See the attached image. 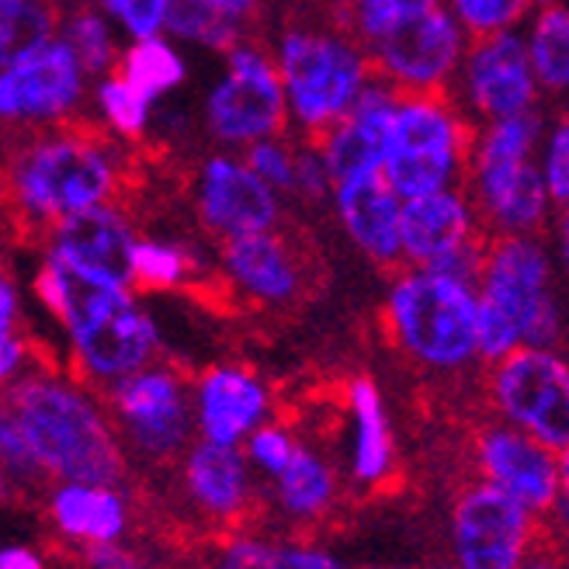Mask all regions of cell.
Instances as JSON below:
<instances>
[{
  "mask_svg": "<svg viewBox=\"0 0 569 569\" xmlns=\"http://www.w3.org/2000/svg\"><path fill=\"white\" fill-rule=\"evenodd\" d=\"M32 296L60 327L67 368L94 389H108L163 355V333L132 284L98 278L42 247Z\"/></svg>",
  "mask_w": 569,
  "mask_h": 569,
  "instance_id": "6da1fadb",
  "label": "cell"
},
{
  "mask_svg": "<svg viewBox=\"0 0 569 569\" xmlns=\"http://www.w3.org/2000/svg\"><path fill=\"white\" fill-rule=\"evenodd\" d=\"M129 167L122 142L94 122L14 132L4 160V202L14 230L46 243L56 222L119 202Z\"/></svg>",
  "mask_w": 569,
  "mask_h": 569,
  "instance_id": "7a4b0ae2",
  "label": "cell"
},
{
  "mask_svg": "<svg viewBox=\"0 0 569 569\" xmlns=\"http://www.w3.org/2000/svg\"><path fill=\"white\" fill-rule=\"evenodd\" d=\"M4 410L36 445L49 482L126 479L132 459L108 413L104 392L77 379L70 368L42 361L24 379L4 386Z\"/></svg>",
  "mask_w": 569,
  "mask_h": 569,
  "instance_id": "3957f363",
  "label": "cell"
},
{
  "mask_svg": "<svg viewBox=\"0 0 569 569\" xmlns=\"http://www.w3.org/2000/svg\"><path fill=\"white\" fill-rule=\"evenodd\" d=\"M556 253L542 237H490L479 271L482 368L518 348H559L566 312L556 289Z\"/></svg>",
  "mask_w": 569,
  "mask_h": 569,
  "instance_id": "277c9868",
  "label": "cell"
},
{
  "mask_svg": "<svg viewBox=\"0 0 569 569\" xmlns=\"http://www.w3.org/2000/svg\"><path fill=\"white\" fill-rule=\"evenodd\" d=\"M382 323L400 351L423 376H462L482 365L479 355V289L431 268L392 271Z\"/></svg>",
  "mask_w": 569,
  "mask_h": 569,
  "instance_id": "5b68a950",
  "label": "cell"
},
{
  "mask_svg": "<svg viewBox=\"0 0 569 569\" xmlns=\"http://www.w3.org/2000/svg\"><path fill=\"white\" fill-rule=\"evenodd\" d=\"M274 63L292 126L309 139L345 119L376 80L372 56L337 18L289 21L274 39Z\"/></svg>",
  "mask_w": 569,
  "mask_h": 569,
  "instance_id": "8992f818",
  "label": "cell"
},
{
  "mask_svg": "<svg viewBox=\"0 0 569 569\" xmlns=\"http://www.w3.org/2000/svg\"><path fill=\"white\" fill-rule=\"evenodd\" d=\"M472 142L476 122L451 94H400L382 174L403 202L462 188L469 178Z\"/></svg>",
  "mask_w": 569,
  "mask_h": 569,
  "instance_id": "52a82bcc",
  "label": "cell"
},
{
  "mask_svg": "<svg viewBox=\"0 0 569 569\" xmlns=\"http://www.w3.org/2000/svg\"><path fill=\"white\" fill-rule=\"evenodd\" d=\"M104 403L136 462L178 466L198 438L191 379L163 358L108 386Z\"/></svg>",
  "mask_w": 569,
  "mask_h": 569,
  "instance_id": "ba28073f",
  "label": "cell"
},
{
  "mask_svg": "<svg viewBox=\"0 0 569 569\" xmlns=\"http://www.w3.org/2000/svg\"><path fill=\"white\" fill-rule=\"evenodd\" d=\"M206 132L222 150H247L253 142L284 136L292 126L289 94L274 63V49H264L258 39H243L222 56V73L202 104Z\"/></svg>",
  "mask_w": 569,
  "mask_h": 569,
  "instance_id": "9c48e42d",
  "label": "cell"
},
{
  "mask_svg": "<svg viewBox=\"0 0 569 569\" xmlns=\"http://www.w3.org/2000/svg\"><path fill=\"white\" fill-rule=\"evenodd\" d=\"M546 538V518L476 476L448 507V556L459 569H521Z\"/></svg>",
  "mask_w": 569,
  "mask_h": 569,
  "instance_id": "30bf717a",
  "label": "cell"
},
{
  "mask_svg": "<svg viewBox=\"0 0 569 569\" xmlns=\"http://www.w3.org/2000/svg\"><path fill=\"white\" fill-rule=\"evenodd\" d=\"M482 392L490 417L556 451L569 448V358L559 348H518L487 365Z\"/></svg>",
  "mask_w": 569,
  "mask_h": 569,
  "instance_id": "8fae6325",
  "label": "cell"
},
{
  "mask_svg": "<svg viewBox=\"0 0 569 569\" xmlns=\"http://www.w3.org/2000/svg\"><path fill=\"white\" fill-rule=\"evenodd\" d=\"M88 70L77 52L52 39L0 70V116L14 132L77 122L91 98Z\"/></svg>",
  "mask_w": 569,
  "mask_h": 569,
  "instance_id": "7c38bea8",
  "label": "cell"
},
{
  "mask_svg": "<svg viewBox=\"0 0 569 569\" xmlns=\"http://www.w3.org/2000/svg\"><path fill=\"white\" fill-rule=\"evenodd\" d=\"M469 32L445 4L407 18L368 49L372 67L400 94H451L469 52Z\"/></svg>",
  "mask_w": 569,
  "mask_h": 569,
  "instance_id": "4fadbf2b",
  "label": "cell"
},
{
  "mask_svg": "<svg viewBox=\"0 0 569 569\" xmlns=\"http://www.w3.org/2000/svg\"><path fill=\"white\" fill-rule=\"evenodd\" d=\"M191 206L198 226L216 240L268 233L281 226V194L247 163L243 153L219 150L194 167Z\"/></svg>",
  "mask_w": 569,
  "mask_h": 569,
  "instance_id": "5bb4252c",
  "label": "cell"
},
{
  "mask_svg": "<svg viewBox=\"0 0 569 569\" xmlns=\"http://www.w3.org/2000/svg\"><path fill=\"white\" fill-rule=\"evenodd\" d=\"M538 94H542V88H538L521 32L472 39L459 80L451 88V98L476 122V129L535 111Z\"/></svg>",
  "mask_w": 569,
  "mask_h": 569,
  "instance_id": "9a60e30c",
  "label": "cell"
},
{
  "mask_svg": "<svg viewBox=\"0 0 569 569\" xmlns=\"http://www.w3.org/2000/svg\"><path fill=\"white\" fill-rule=\"evenodd\" d=\"M469 469L476 479L515 497L538 518L552 515L559 497V451L510 427L500 417L482 420L469 438Z\"/></svg>",
  "mask_w": 569,
  "mask_h": 569,
  "instance_id": "2e32d148",
  "label": "cell"
},
{
  "mask_svg": "<svg viewBox=\"0 0 569 569\" xmlns=\"http://www.w3.org/2000/svg\"><path fill=\"white\" fill-rule=\"evenodd\" d=\"M178 493L188 510L206 525L222 531L243 528L261 503V476L247 462L243 448L216 445L194 438L191 448L178 459Z\"/></svg>",
  "mask_w": 569,
  "mask_h": 569,
  "instance_id": "e0dca14e",
  "label": "cell"
},
{
  "mask_svg": "<svg viewBox=\"0 0 569 569\" xmlns=\"http://www.w3.org/2000/svg\"><path fill=\"white\" fill-rule=\"evenodd\" d=\"M216 274L233 296L261 309L296 306L312 281L306 250L281 230L219 243Z\"/></svg>",
  "mask_w": 569,
  "mask_h": 569,
  "instance_id": "ac0fdd59",
  "label": "cell"
},
{
  "mask_svg": "<svg viewBox=\"0 0 569 569\" xmlns=\"http://www.w3.org/2000/svg\"><path fill=\"white\" fill-rule=\"evenodd\" d=\"M194 431L216 445H237L274 420V392L261 372L243 361H216L191 376Z\"/></svg>",
  "mask_w": 569,
  "mask_h": 569,
  "instance_id": "d6986e66",
  "label": "cell"
},
{
  "mask_svg": "<svg viewBox=\"0 0 569 569\" xmlns=\"http://www.w3.org/2000/svg\"><path fill=\"white\" fill-rule=\"evenodd\" d=\"M340 230L358 247L365 261L382 271L407 268L403 258V198L386 181L382 170H368L348 181H337L330 202Z\"/></svg>",
  "mask_w": 569,
  "mask_h": 569,
  "instance_id": "ffe728a7",
  "label": "cell"
},
{
  "mask_svg": "<svg viewBox=\"0 0 569 569\" xmlns=\"http://www.w3.org/2000/svg\"><path fill=\"white\" fill-rule=\"evenodd\" d=\"M466 188L490 237H538L556 219V198L538 160L469 170Z\"/></svg>",
  "mask_w": 569,
  "mask_h": 569,
  "instance_id": "44dd1931",
  "label": "cell"
},
{
  "mask_svg": "<svg viewBox=\"0 0 569 569\" xmlns=\"http://www.w3.org/2000/svg\"><path fill=\"white\" fill-rule=\"evenodd\" d=\"M487 237L466 184L403 202V258L410 268H438Z\"/></svg>",
  "mask_w": 569,
  "mask_h": 569,
  "instance_id": "7402d4cb",
  "label": "cell"
},
{
  "mask_svg": "<svg viewBox=\"0 0 569 569\" xmlns=\"http://www.w3.org/2000/svg\"><path fill=\"white\" fill-rule=\"evenodd\" d=\"M345 423H348V455L345 476L355 490L379 493L400 472V451L386 396L372 376H351L345 382Z\"/></svg>",
  "mask_w": 569,
  "mask_h": 569,
  "instance_id": "603a6c76",
  "label": "cell"
},
{
  "mask_svg": "<svg viewBox=\"0 0 569 569\" xmlns=\"http://www.w3.org/2000/svg\"><path fill=\"white\" fill-rule=\"evenodd\" d=\"M42 507L56 538L70 542L73 549L126 542L132 528V500L122 482H52L46 487Z\"/></svg>",
  "mask_w": 569,
  "mask_h": 569,
  "instance_id": "cb8c5ba5",
  "label": "cell"
},
{
  "mask_svg": "<svg viewBox=\"0 0 569 569\" xmlns=\"http://www.w3.org/2000/svg\"><path fill=\"white\" fill-rule=\"evenodd\" d=\"M396 108H400V91L376 73V80L368 83L348 116L333 122L323 136H317L337 181L382 170L392 147Z\"/></svg>",
  "mask_w": 569,
  "mask_h": 569,
  "instance_id": "d4e9b609",
  "label": "cell"
},
{
  "mask_svg": "<svg viewBox=\"0 0 569 569\" xmlns=\"http://www.w3.org/2000/svg\"><path fill=\"white\" fill-rule=\"evenodd\" d=\"M136 243H139V233L129 212L119 202H108V206L83 209L63 222H56L42 247L56 250L70 264L91 271L98 278L132 284Z\"/></svg>",
  "mask_w": 569,
  "mask_h": 569,
  "instance_id": "484cf974",
  "label": "cell"
},
{
  "mask_svg": "<svg viewBox=\"0 0 569 569\" xmlns=\"http://www.w3.org/2000/svg\"><path fill=\"white\" fill-rule=\"evenodd\" d=\"M340 503V472L327 455L302 441L296 459L268 482V507L289 531H306L327 521Z\"/></svg>",
  "mask_w": 569,
  "mask_h": 569,
  "instance_id": "4316f807",
  "label": "cell"
},
{
  "mask_svg": "<svg viewBox=\"0 0 569 569\" xmlns=\"http://www.w3.org/2000/svg\"><path fill=\"white\" fill-rule=\"evenodd\" d=\"M209 569H348L345 559L327 546L289 531H261V528H233L222 535L212 552Z\"/></svg>",
  "mask_w": 569,
  "mask_h": 569,
  "instance_id": "83f0119b",
  "label": "cell"
},
{
  "mask_svg": "<svg viewBox=\"0 0 569 569\" xmlns=\"http://www.w3.org/2000/svg\"><path fill=\"white\" fill-rule=\"evenodd\" d=\"M202 274L198 250L174 237H139L132 253V289L142 296L181 292Z\"/></svg>",
  "mask_w": 569,
  "mask_h": 569,
  "instance_id": "f1b7e54d",
  "label": "cell"
},
{
  "mask_svg": "<svg viewBox=\"0 0 569 569\" xmlns=\"http://www.w3.org/2000/svg\"><path fill=\"white\" fill-rule=\"evenodd\" d=\"M139 94H147L153 104L174 94L188 80V63L170 42V36H150V39H129L122 49V60L116 67Z\"/></svg>",
  "mask_w": 569,
  "mask_h": 569,
  "instance_id": "f546056e",
  "label": "cell"
},
{
  "mask_svg": "<svg viewBox=\"0 0 569 569\" xmlns=\"http://www.w3.org/2000/svg\"><path fill=\"white\" fill-rule=\"evenodd\" d=\"M525 42L542 94L569 98V8H538L528 21Z\"/></svg>",
  "mask_w": 569,
  "mask_h": 569,
  "instance_id": "4dcf8cb0",
  "label": "cell"
},
{
  "mask_svg": "<svg viewBox=\"0 0 569 569\" xmlns=\"http://www.w3.org/2000/svg\"><path fill=\"white\" fill-rule=\"evenodd\" d=\"M116 21L104 14L101 4H91V0H77L63 11V24H60V39L77 52V60L83 63L91 80L108 77L122 60V46L116 39Z\"/></svg>",
  "mask_w": 569,
  "mask_h": 569,
  "instance_id": "1f68e13d",
  "label": "cell"
},
{
  "mask_svg": "<svg viewBox=\"0 0 569 569\" xmlns=\"http://www.w3.org/2000/svg\"><path fill=\"white\" fill-rule=\"evenodd\" d=\"M91 108H94V119L104 132H111L119 142H132L136 147V142L150 136L157 104L147 94H139L119 70H111L108 77L94 80Z\"/></svg>",
  "mask_w": 569,
  "mask_h": 569,
  "instance_id": "d6a6232c",
  "label": "cell"
},
{
  "mask_svg": "<svg viewBox=\"0 0 569 569\" xmlns=\"http://www.w3.org/2000/svg\"><path fill=\"white\" fill-rule=\"evenodd\" d=\"M63 11L60 0H0V60L14 63L60 39Z\"/></svg>",
  "mask_w": 569,
  "mask_h": 569,
  "instance_id": "836d02e7",
  "label": "cell"
},
{
  "mask_svg": "<svg viewBox=\"0 0 569 569\" xmlns=\"http://www.w3.org/2000/svg\"><path fill=\"white\" fill-rule=\"evenodd\" d=\"M163 36L226 56L237 42L247 39V24L216 11L212 0H167Z\"/></svg>",
  "mask_w": 569,
  "mask_h": 569,
  "instance_id": "e575fe53",
  "label": "cell"
},
{
  "mask_svg": "<svg viewBox=\"0 0 569 569\" xmlns=\"http://www.w3.org/2000/svg\"><path fill=\"white\" fill-rule=\"evenodd\" d=\"M469 39H487L500 32H518L521 21H531L535 0H445Z\"/></svg>",
  "mask_w": 569,
  "mask_h": 569,
  "instance_id": "d590c367",
  "label": "cell"
},
{
  "mask_svg": "<svg viewBox=\"0 0 569 569\" xmlns=\"http://www.w3.org/2000/svg\"><path fill=\"white\" fill-rule=\"evenodd\" d=\"M435 4H445V0H361L358 8H351L345 18H340V24H345L365 49H372L376 42H382L392 32V28H400L407 18L435 8Z\"/></svg>",
  "mask_w": 569,
  "mask_h": 569,
  "instance_id": "8d00e7d4",
  "label": "cell"
},
{
  "mask_svg": "<svg viewBox=\"0 0 569 569\" xmlns=\"http://www.w3.org/2000/svg\"><path fill=\"white\" fill-rule=\"evenodd\" d=\"M0 469H4V482L14 490H36V487H52L36 445L28 441L21 423L4 410L0 413Z\"/></svg>",
  "mask_w": 569,
  "mask_h": 569,
  "instance_id": "74e56055",
  "label": "cell"
},
{
  "mask_svg": "<svg viewBox=\"0 0 569 569\" xmlns=\"http://www.w3.org/2000/svg\"><path fill=\"white\" fill-rule=\"evenodd\" d=\"M302 448V438L292 431L284 420H268L264 427H258L247 441H243V455L247 462L253 466V472H258L264 482L278 479L284 469H289V462L296 459V451Z\"/></svg>",
  "mask_w": 569,
  "mask_h": 569,
  "instance_id": "f35d334b",
  "label": "cell"
},
{
  "mask_svg": "<svg viewBox=\"0 0 569 569\" xmlns=\"http://www.w3.org/2000/svg\"><path fill=\"white\" fill-rule=\"evenodd\" d=\"M333 188H337V178L333 170L320 150L317 139H296V191H292V202L299 206H330L333 202Z\"/></svg>",
  "mask_w": 569,
  "mask_h": 569,
  "instance_id": "ab89813d",
  "label": "cell"
},
{
  "mask_svg": "<svg viewBox=\"0 0 569 569\" xmlns=\"http://www.w3.org/2000/svg\"><path fill=\"white\" fill-rule=\"evenodd\" d=\"M243 157L281 198H292V191H296V139H284V136L261 139V142H253V147H247Z\"/></svg>",
  "mask_w": 569,
  "mask_h": 569,
  "instance_id": "60d3db41",
  "label": "cell"
},
{
  "mask_svg": "<svg viewBox=\"0 0 569 569\" xmlns=\"http://www.w3.org/2000/svg\"><path fill=\"white\" fill-rule=\"evenodd\" d=\"M538 167H542L556 206H562L569 198V108L556 111L549 119L542 150H538Z\"/></svg>",
  "mask_w": 569,
  "mask_h": 569,
  "instance_id": "b9f144b4",
  "label": "cell"
},
{
  "mask_svg": "<svg viewBox=\"0 0 569 569\" xmlns=\"http://www.w3.org/2000/svg\"><path fill=\"white\" fill-rule=\"evenodd\" d=\"M104 14L116 21L129 39L163 36L167 0H98Z\"/></svg>",
  "mask_w": 569,
  "mask_h": 569,
  "instance_id": "7bdbcfd3",
  "label": "cell"
},
{
  "mask_svg": "<svg viewBox=\"0 0 569 569\" xmlns=\"http://www.w3.org/2000/svg\"><path fill=\"white\" fill-rule=\"evenodd\" d=\"M39 365H42V358L36 351V340L28 337L24 330L0 333V382L11 386V382L24 379Z\"/></svg>",
  "mask_w": 569,
  "mask_h": 569,
  "instance_id": "ee69618b",
  "label": "cell"
},
{
  "mask_svg": "<svg viewBox=\"0 0 569 569\" xmlns=\"http://www.w3.org/2000/svg\"><path fill=\"white\" fill-rule=\"evenodd\" d=\"M80 559L88 569H142V562L136 559L132 549H126V542H108V546H91L80 549Z\"/></svg>",
  "mask_w": 569,
  "mask_h": 569,
  "instance_id": "f6af8a7d",
  "label": "cell"
},
{
  "mask_svg": "<svg viewBox=\"0 0 569 569\" xmlns=\"http://www.w3.org/2000/svg\"><path fill=\"white\" fill-rule=\"evenodd\" d=\"M24 330V306H21V289L11 274L0 278V333Z\"/></svg>",
  "mask_w": 569,
  "mask_h": 569,
  "instance_id": "bcb514c9",
  "label": "cell"
},
{
  "mask_svg": "<svg viewBox=\"0 0 569 569\" xmlns=\"http://www.w3.org/2000/svg\"><path fill=\"white\" fill-rule=\"evenodd\" d=\"M569 528V448L559 451V497L549 515V531H562Z\"/></svg>",
  "mask_w": 569,
  "mask_h": 569,
  "instance_id": "7dc6e473",
  "label": "cell"
},
{
  "mask_svg": "<svg viewBox=\"0 0 569 569\" xmlns=\"http://www.w3.org/2000/svg\"><path fill=\"white\" fill-rule=\"evenodd\" d=\"M0 569H46V559L32 546L11 542L0 549Z\"/></svg>",
  "mask_w": 569,
  "mask_h": 569,
  "instance_id": "c3c4849f",
  "label": "cell"
},
{
  "mask_svg": "<svg viewBox=\"0 0 569 569\" xmlns=\"http://www.w3.org/2000/svg\"><path fill=\"white\" fill-rule=\"evenodd\" d=\"M552 230H556V261H559L562 274L569 278V198L562 206H556Z\"/></svg>",
  "mask_w": 569,
  "mask_h": 569,
  "instance_id": "681fc988",
  "label": "cell"
},
{
  "mask_svg": "<svg viewBox=\"0 0 569 569\" xmlns=\"http://www.w3.org/2000/svg\"><path fill=\"white\" fill-rule=\"evenodd\" d=\"M521 569H569V559L562 556V549L552 542V538H546V546L538 549Z\"/></svg>",
  "mask_w": 569,
  "mask_h": 569,
  "instance_id": "f907efd6",
  "label": "cell"
},
{
  "mask_svg": "<svg viewBox=\"0 0 569 569\" xmlns=\"http://www.w3.org/2000/svg\"><path fill=\"white\" fill-rule=\"evenodd\" d=\"M212 4H216V11H222L226 18H233V21H243V24H247L253 14L261 11L264 0H212Z\"/></svg>",
  "mask_w": 569,
  "mask_h": 569,
  "instance_id": "816d5d0a",
  "label": "cell"
},
{
  "mask_svg": "<svg viewBox=\"0 0 569 569\" xmlns=\"http://www.w3.org/2000/svg\"><path fill=\"white\" fill-rule=\"evenodd\" d=\"M317 4H320L330 18H337V21H340V18H345L351 8H358L361 0H317Z\"/></svg>",
  "mask_w": 569,
  "mask_h": 569,
  "instance_id": "f5cc1de1",
  "label": "cell"
},
{
  "mask_svg": "<svg viewBox=\"0 0 569 569\" xmlns=\"http://www.w3.org/2000/svg\"><path fill=\"white\" fill-rule=\"evenodd\" d=\"M549 538H552V542L562 549V556L569 559V528H562V531H549Z\"/></svg>",
  "mask_w": 569,
  "mask_h": 569,
  "instance_id": "db71d44e",
  "label": "cell"
},
{
  "mask_svg": "<svg viewBox=\"0 0 569 569\" xmlns=\"http://www.w3.org/2000/svg\"><path fill=\"white\" fill-rule=\"evenodd\" d=\"M549 4H562V0H535V8H549Z\"/></svg>",
  "mask_w": 569,
  "mask_h": 569,
  "instance_id": "11a10c76",
  "label": "cell"
},
{
  "mask_svg": "<svg viewBox=\"0 0 569 569\" xmlns=\"http://www.w3.org/2000/svg\"><path fill=\"white\" fill-rule=\"evenodd\" d=\"M431 569H459V566H455V562H441V566H431Z\"/></svg>",
  "mask_w": 569,
  "mask_h": 569,
  "instance_id": "9f6ffc18",
  "label": "cell"
}]
</instances>
